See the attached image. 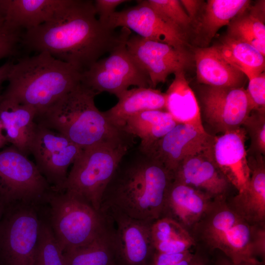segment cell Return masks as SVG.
<instances>
[{
  "instance_id": "obj_18",
  "label": "cell",
  "mask_w": 265,
  "mask_h": 265,
  "mask_svg": "<svg viewBox=\"0 0 265 265\" xmlns=\"http://www.w3.org/2000/svg\"><path fill=\"white\" fill-rule=\"evenodd\" d=\"M250 178L246 187L227 198L230 208L252 225L265 222V161L262 155H247Z\"/></svg>"
},
{
  "instance_id": "obj_33",
  "label": "cell",
  "mask_w": 265,
  "mask_h": 265,
  "mask_svg": "<svg viewBox=\"0 0 265 265\" xmlns=\"http://www.w3.org/2000/svg\"><path fill=\"white\" fill-rule=\"evenodd\" d=\"M151 237L154 246L193 239L185 228L167 217H161L153 222L151 226Z\"/></svg>"
},
{
  "instance_id": "obj_1",
  "label": "cell",
  "mask_w": 265,
  "mask_h": 265,
  "mask_svg": "<svg viewBox=\"0 0 265 265\" xmlns=\"http://www.w3.org/2000/svg\"><path fill=\"white\" fill-rule=\"evenodd\" d=\"M94 1L70 0L52 20L25 31L21 45L37 53L46 51L81 73L118 43L121 31L102 25Z\"/></svg>"
},
{
  "instance_id": "obj_46",
  "label": "cell",
  "mask_w": 265,
  "mask_h": 265,
  "mask_svg": "<svg viewBox=\"0 0 265 265\" xmlns=\"http://www.w3.org/2000/svg\"><path fill=\"white\" fill-rule=\"evenodd\" d=\"M8 0H0V15L5 16L7 7Z\"/></svg>"
},
{
  "instance_id": "obj_34",
  "label": "cell",
  "mask_w": 265,
  "mask_h": 265,
  "mask_svg": "<svg viewBox=\"0 0 265 265\" xmlns=\"http://www.w3.org/2000/svg\"><path fill=\"white\" fill-rule=\"evenodd\" d=\"M249 136L248 155H265V110H252L242 125Z\"/></svg>"
},
{
  "instance_id": "obj_3",
  "label": "cell",
  "mask_w": 265,
  "mask_h": 265,
  "mask_svg": "<svg viewBox=\"0 0 265 265\" xmlns=\"http://www.w3.org/2000/svg\"><path fill=\"white\" fill-rule=\"evenodd\" d=\"M81 73L46 51L19 58L0 96L33 107L35 119L81 82Z\"/></svg>"
},
{
  "instance_id": "obj_12",
  "label": "cell",
  "mask_w": 265,
  "mask_h": 265,
  "mask_svg": "<svg viewBox=\"0 0 265 265\" xmlns=\"http://www.w3.org/2000/svg\"><path fill=\"white\" fill-rule=\"evenodd\" d=\"M127 50L147 74L152 88L164 82L171 74L185 71L194 60L186 48L169 45L130 34L126 41Z\"/></svg>"
},
{
  "instance_id": "obj_4",
  "label": "cell",
  "mask_w": 265,
  "mask_h": 265,
  "mask_svg": "<svg viewBox=\"0 0 265 265\" xmlns=\"http://www.w3.org/2000/svg\"><path fill=\"white\" fill-rule=\"evenodd\" d=\"M97 94L81 82L35 119L62 134L82 149L106 143H132V137L113 125L96 107Z\"/></svg>"
},
{
  "instance_id": "obj_35",
  "label": "cell",
  "mask_w": 265,
  "mask_h": 265,
  "mask_svg": "<svg viewBox=\"0 0 265 265\" xmlns=\"http://www.w3.org/2000/svg\"><path fill=\"white\" fill-rule=\"evenodd\" d=\"M150 6L158 14L187 33L192 23L178 0H147Z\"/></svg>"
},
{
  "instance_id": "obj_42",
  "label": "cell",
  "mask_w": 265,
  "mask_h": 265,
  "mask_svg": "<svg viewBox=\"0 0 265 265\" xmlns=\"http://www.w3.org/2000/svg\"><path fill=\"white\" fill-rule=\"evenodd\" d=\"M217 254L211 260V265H265V263L261 261L248 262L245 261L238 264L233 263L228 258L221 252L216 250Z\"/></svg>"
},
{
  "instance_id": "obj_7",
  "label": "cell",
  "mask_w": 265,
  "mask_h": 265,
  "mask_svg": "<svg viewBox=\"0 0 265 265\" xmlns=\"http://www.w3.org/2000/svg\"><path fill=\"white\" fill-rule=\"evenodd\" d=\"M41 221L36 205L6 206L0 220V265H36Z\"/></svg>"
},
{
  "instance_id": "obj_14",
  "label": "cell",
  "mask_w": 265,
  "mask_h": 265,
  "mask_svg": "<svg viewBox=\"0 0 265 265\" xmlns=\"http://www.w3.org/2000/svg\"><path fill=\"white\" fill-rule=\"evenodd\" d=\"M113 223L118 265H151L155 252L151 237L153 222L130 217L115 210L101 211Z\"/></svg>"
},
{
  "instance_id": "obj_2",
  "label": "cell",
  "mask_w": 265,
  "mask_h": 265,
  "mask_svg": "<svg viewBox=\"0 0 265 265\" xmlns=\"http://www.w3.org/2000/svg\"><path fill=\"white\" fill-rule=\"evenodd\" d=\"M129 150L104 192L100 211L154 222L162 216L173 173L138 148Z\"/></svg>"
},
{
  "instance_id": "obj_9",
  "label": "cell",
  "mask_w": 265,
  "mask_h": 265,
  "mask_svg": "<svg viewBox=\"0 0 265 265\" xmlns=\"http://www.w3.org/2000/svg\"><path fill=\"white\" fill-rule=\"evenodd\" d=\"M53 191L27 156L12 145L0 150V200L37 206L47 202Z\"/></svg>"
},
{
  "instance_id": "obj_39",
  "label": "cell",
  "mask_w": 265,
  "mask_h": 265,
  "mask_svg": "<svg viewBox=\"0 0 265 265\" xmlns=\"http://www.w3.org/2000/svg\"><path fill=\"white\" fill-rule=\"evenodd\" d=\"M129 1L126 0H96L94 1L96 13L99 16V21L104 26H107L108 20L115 12V8L120 4Z\"/></svg>"
},
{
  "instance_id": "obj_21",
  "label": "cell",
  "mask_w": 265,
  "mask_h": 265,
  "mask_svg": "<svg viewBox=\"0 0 265 265\" xmlns=\"http://www.w3.org/2000/svg\"><path fill=\"white\" fill-rule=\"evenodd\" d=\"M227 198L213 199L200 219L189 232L196 248L212 254L222 236L242 218L229 207Z\"/></svg>"
},
{
  "instance_id": "obj_29",
  "label": "cell",
  "mask_w": 265,
  "mask_h": 265,
  "mask_svg": "<svg viewBox=\"0 0 265 265\" xmlns=\"http://www.w3.org/2000/svg\"><path fill=\"white\" fill-rule=\"evenodd\" d=\"M65 265H116L118 258L114 227L92 241L63 253Z\"/></svg>"
},
{
  "instance_id": "obj_23",
  "label": "cell",
  "mask_w": 265,
  "mask_h": 265,
  "mask_svg": "<svg viewBox=\"0 0 265 265\" xmlns=\"http://www.w3.org/2000/svg\"><path fill=\"white\" fill-rule=\"evenodd\" d=\"M69 1L70 0H8L5 20L10 27L26 31L52 20Z\"/></svg>"
},
{
  "instance_id": "obj_41",
  "label": "cell",
  "mask_w": 265,
  "mask_h": 265,
  "mask_svg": "<svg viewBox=\"0 0 265 265\" xmlns=\"http://www.w3.org/2000/svg\"><path fill=\"white\" fill-rule=\"evenodd\" d=\"M183 8H185L186 13L190 19L192 25L197 20L204 2L200 0H180Z\"/></svg>"
},
{
  "instance_id": "obj_22",
  "label": "cell",
  "mask_w": 265,
  "mask_h": 265,
  "mask_svg": "<svg viewBox=\"0 0 265 265\" xmlns=\"http://www.w3.org/2000/svg\"><path fill=\"white\" fill-rule=\"evenodd\" d=\"M193 58L199 83L216 87H243L245 76L229 63L214 45L196 48Z\"/></svg>"
},
{
  "instance_id": "obj_27",
  "label": "cell",
  "mask_w": 265,
  "mask_h": 265,
  "mask_svg": "<svg viewBox=\"0 0 265 265\" xmlns=\"http://www.w3.org/2000/svg\"><path fill=\"white\" fill-rule=\"evenodd\" d=\"M177 124L171 115L165 110H145L130 117L123 130L140 139L138 148L144 152Z\"/></svg>"
},
{
  "instance_id": "obj_26",
  "label": "cell",
  "mask_w": 265,
  "mask_h": 265,
  "mask_svg": "<svg viewBox=\"0 0 265 265\" xmlns=\"http://www.w3.org/2000/svg\"><path fill=\"white\" fill-rule=\"evenodd\" d=\"M185 73L180 71L174 74V79L165 92V110L177 123L190 124L206 130L203 125L198 99Z\"/></svg>"
},
{
  "instance_id": "obj_10",
  "label": "cell",
  "mask_w": 265,
  "mask_h": 265,
  "mask_svg": "<svg viewBox=\"0 0 265 265\" xmlns=\"http://www.w3.org/2000/svg\"><path fill=\"white\" fill-rule=\"evenodd\" d=\"M82 150L62 134L36 123L30 153L54 192L64 191L68 168Z\"/></svg>"
},
{
  "instance_id": "obj_19",
  "label": "cell",
  "mask_w": 265,
  "mask_h": 265,
  "mask_svg": "<svg viewBox=\"0 0 265 265\" xmlns=\"http://www.w3.org/2000/svg\"><path fill=\"white\" fill-rule=\"evenodd\" d=\"M213 199L200 190L173 180L166 195L161 217L173 219L189 233Z\"/></svg>"
},
{
  "instance_id": "obj_17",
  "label": "cell",
  "mask_w": 265,
  "mask_h": 265,
  "mask_svg": "<svg viewBox=\"0 0 265 265\" xmlns=\"http://www.w3.org/2000/svg\"><path fill=\"white\" fill-rule=\"evenodd\" d=\"M211 147L184 160L173 173V180L200 190L212 199L227 198L232 186L217 167Z\"/></svg>"
},
{
  "instance_id": "obj_32",
  "label": "cell",
  "mask_w": 265,
  "mask_h": 265,
  "mask_svg": "<svg viewBox=\"0 0 265 265\" xmlns=\"http://www.w3.org/2000/svg\"><path fill=\"white\" fill-rule=\"evenodd\" d=\"M36 265H65L63 252L48 223L41 221Z\"/></svg>"
},
{
  "instance_id": "obj_8",
  "label": "cell",
  "mask_w": 265,
  "mask_h": 265,
  "mask_svg": "<svg viewBox=\"0 0 265 265\" xmlns=\"http://www.w3.org/2000/svg\"><path fill=\"white\" fill-rule=\"evenodd\" d=\"M120 31L119 42L109 55L81 73V82L97 95L107 92L118 98L132 85L152 87L148 75L127 50L126 41L131 30L122 28Z\"/></svg>"
},
{
  "instance_id": "obj_45",
  "label": "cell",
  "mask_w": 265,
  "mask_h": 265,
  "mask_svg": "<svg viewBox=\"0 0 265 265\" xmlns=\"http://www.w3.org/2000/svg\"><path fill=\"white\" fill-rule=\"evenodd\" d=\"M196 257L195 253L191 252L185 258L181 260L175 265H192Z\"/></svg>"
},
{
  "instance_id": "obj_28",
  "label": "cell",
  "mask_w": 265,
  "mask_h": 265,
  "mask_svg": "<svg viewBox=\"0 0 265 265\" xmlns=\"http://www.w3.org/2000/svg\"><path fill=\"white\" fill-rule=\"evenodd\" d=\"M265 1L259 0L235 17L226 35L252 46L265 56Z\"/></svg>"
},
{
  "instance_id": "obj_16",
  "label": "cell",
  "mask_w": 265,
  "mask_h": 265,
  "mask_svg": "<svg viewBox=\"0 0 265 265\" xmlns=\"http://www.w3.org/2000/svg\"><path fill=\"white\" fill-rule=\"evenodd\" d=\"M246 132L242 127L213 136L211 153L217 167L238 192L247 186L250 178Z\"/></svg>"
},
{
  "instance_id": "obj_38",
  "label": "cell",
  "mask_w": 265,
  "mask_h": 265,
  "mask_svg": "<svg viewBox=\"0 0 265 265\" xmlns=\"http://www.w3.org/2000/svg\"><path fill=\"white\" fill-rule=\"evenodd\" d=\"M251 243L255 258L258 260L259 258L261 262L265 263V222L252 224Z\"/></svg>"
},
{
  "instance_id": "obj_40",
  "label": "cell",
  "mask_w": 265,
  "mask_h": 265,
  "mask_svg": "<svg viewBox=\"0 0 265 265\" xmlns=\"http://www.w3.org/2000/svg\"><path fill=\"white\" fill-rule=\"evenodd\" d=\"M190 252L189 250L179 254H167L155 251L151 265H175Z\"/></svg>"
},
{
  "instance_id": "obj_43",
  "label": "cell",
  "mask_w": 265,
  "mask_h": 265,
  "mask_svg": "<svg viewBox=\"0 0 265 265\" xmlns=\"http://www.w3.org/2000/svg\"><path fill=\"white\" fill-rule=\"evenodd\" d=\"M195 253L196 257L192 265H211L209 254L196 248Z\"/></svg>"
},
{
  "instance_id": "obj_47",
  "label": "cell",
  "mask_w": 265,
  "mask_h": 265,
  "mask_svg": "<svg viewBox=\"0 0 265 265\" xmlns=\"http://www.w3.org/2000/svg\"><path fill=\"white\" fill-rule=\"evenodd\" d=\"M8 143L0 129V150Z\"/></svg>"
},
{
  "instance_id": "obj_24",
  "label": "cell",
  "mask_w": 265,
  "mask_h": 265,
  "mask_svg": "<svg viewBox=\"0 0 265 265\" xmlns=\"http://www.w3.org/2000/svg\"><path fill=\"white\" fill-rule=\"evenodd\" d=\"M249 0H208L193 24L196 38L207 47L220 28L228 26L251 4Z\"/></svg>"
},
{
  "instance_id": "obj_11",
  "label": "cell",
  "mask_w": 265,
  "mask_h": 265,
  "mask_svg": "<svg viewBox=\"0 0 265 265\" xmlns=\"http://www.w3.org/2000/svg\"><path fill=\"white\" fill-rule=\"evenodd\" d=\"M198 98L202 121L216 133L223 134L241 127L253 110L243 87L204 85L199 90Z\"/></svg>"
},
{
  "instance_id": "obj_37",
  "label": "cell",
  "mask_w": 265,
  "mask_h": 265,
  "mask_svg": "<svg viewBox=\"0 0 265 265\" xmlns=\"http://www.w3.org/2000/svg\"><path fill=\"white\" fill-rule=\"evenodd\" d=\"M253 110H265V74L263 72L250 79L246 89Z\"/></svg>"
},
{
  "instance_id": "obj_15",
  "label": "cell",
  "mask_w": 265,
  "mask_h": 265,
  "mask_svg": "<svg viewBox=\"0 0 265 265\" xmlns=\"http://www.w3.org/2000/svg\"><path fill=\"white\" fill-rule=\"evenodd\" d=\"M213 138L206 130L178 123L144 153L173 173L186 159L210 148Z\"/></svg>"
},
{
  "instance_id": "obj_44",
  "label": "cell",
  "mask_w": 265,
  "mask_h": 265,
  "mask_svg": "<svg viewBox=\"0 0 265 265\" xmlns=\"http://www.w3.org/2000/svg\"><path fill=\"white\" fill-rule=\"evenodd\" d=\"M13 64V61L8 60L0 66V85L4 81L7 80L8 75Z\"/></svg>"
},
{
  "instance_id": "obj_31",
  "label": "cell",
  "mask_w": 265,
  "mask_h": 265,
  "mask_svg": "<svg viewBox=\"0 0 265 265\" xmlns=\"http://www.w3.org/2000/svg\"><path fill=\"white\" fill-rule=\"evenodd\" d=\"M252 227V224L241 219L219 239L214 251L221 252L236 264L245 261H260L255 258L253 253Z\"/></svg>"
},
{
  "instance_id": "obj_49",
  "label": "cell",
  "mask_w": 265,
  "mask_h": 265,
  "mask_svg": "<svg viewBox=\"0 0 265 265\" xmlns=\"http://www.w3.org/2000/svg\"></svg>"
},
{
  "instance_id": "obj_30",
  "label": "cell",
  "mask_w": 265,
  "mask_h": 265,
  "mask_svg": "<svg viewBox=\"0 0 265 265\" xmlns=\"http://www.w3.org/2000/svg\"><path fill=\"white\" fill-rule=\"evenodd\" d=\"M214 46L221 56L248 80L264 72L265 56L250 44L225 35Z\"/></svg>"
},
{
  "instance_id": "obj_13",
  "label": "cell",
  "mask_w": 265,
  "mask_h": 265,
  "mask_svg": "<svg viewBox=\"0 0 265 265\" xmlns=\"http://www.w3.org/2000/svg\"><path fill=\"white\" fill-rule=\"evenodd\" d=\"M107 26L113 29L126 28L143 38L177 48H186L187 33L158 14L147 0L137 1L134 6L115 11Z\"/></svg>"
},
{
  "instance_id": "obj_48",
  "label": "cell",
  "mask_w": 265,
  "mask_h": 265,
  "mask_svg": "<svg viewBox=\"0 0 265 265\" xmlns=\"http://www.w3.org/2000/svg\"><path fill=\"white\" fill-rule=\"evenodd\" d=\"M8 205L0 200V220L3 215L4 210Z\"/></svg>"
},
{
  "instance_id": "obj_5",
  "label": "cell",
  "mask_w": 265,
  "mask_h": 265,
  "mask_svg": "<svg viewBox=\"0 0 265 265\" xmlns=\"http://www.w3.org/2000/svg\"><path fill=\"white\" fill-rule=\"evenodd\" d=\"M49 223L63 253L86 244L111 225L109 216L69 192H52Z\"/></svg>"
},
{
  "instance_id": "obj_36",
  "label": "cell",
  "mask_w": 265,
  "mask_h": 265,
  "mask_svg": "<svg viewBox=\"0 0 265 265\" xmlns=\"http://www.w3.org/2000/svg\"><path fill=\"white\" fill-rule=\"evenodd\" d=\"M23 33L9 26L4 16L0 15V60L16 53Z\"/></svg>"
},
{
  "instance_id": "obj_20",
  "label": "cell",
  "mask_w": 265,
  "mask_h": 265,
  "mask_svg": "<svg viewBox=\"0 0 265 265\" xmlns=\"http://www.w3.org/2000/svg\"><path fill=\"white\" fill-rule=\"evenodd\" d=\"M31 106L0 97V129L8 143L27 156L36 127Z\"/></svg>"
},
{
  "instance_id": "obj_6",
  "label": "cell",
  "mask_w": 265,
  "mask_h": 265,
  "mask_svg": "<svg viewBox=\"0 0 265 265\" xmlns=\"http://www.w3.org/2000/svg\"><path fill=\"white\" fill-rule=\"evenodd\" d=\"M132 144L106 143L83 149L72 164L64 191L82 198L100 211L104 192Z\"/></svg>"
},
{
  "instance_id": "obj_25",
  "label": "cell",
  "mask_w": 265,
  "mask_h": 265,
  "mask_svg": "<svg viewBox=\"0 0 265 265\" xmlns=\"http://www.w3.org/2000/svg\"><path fill=\"white\" fill-rule=\"evenodd\" d=\"M118 99L117 103L104 113L113 125L122 130L127 120L136 113L150 110L166 111L165 93L152 87L128 89Z\"/></svg>"
}]
</instances>
